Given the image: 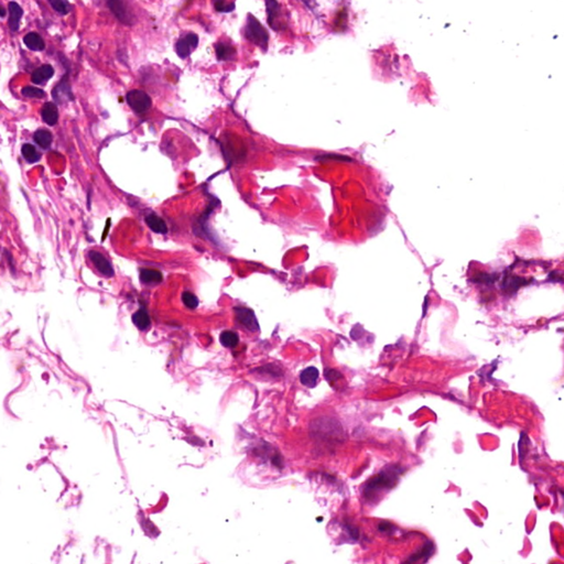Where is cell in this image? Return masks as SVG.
Listing matches in <instances>:
<instances>
[{"mask_svg": "<svg viewBox=\"0 0 564 564\" xmlns=\"http://www.w3.org/2000/svg\"><path fill=\"white\" fill-rule=\"evenodd\" d=\"M245 38L252 43L261 47L264 51L267 50L269 42V35L264 26L252 15H248L246 27L244 29Z\"/></svg>", "mask_w": 564, "mask_h": 564, "instance_id": "obj_1", "label": "cell"}, {"mask_svg": "<svg viewBox=\"0 0 564 564\" xmlns=\"http://www.w3.org/2000/svg\"><path fill=\"white\" fill-rule=\"evenodd\" d=\"M397 476H398L397 473H390L388 472V470L386 473L383 472L382 474H379L378 476L372 478L370 482L366 485L365 495L368 497H371L372 495L378 494L379 491L393 487L396 483Z\"/></svg>", "mask_w": 564, "mask_h": 564, "instance_id": "obj_2", "label": "cell"}, {"mask_svg": "<svg viewBox=\"0 0 564 564\" xmlns=\"http://www.w3.org/2000/svg\"><path fill=\"white\" fill-rule=\"evenodd\" d=\"M127 103L135 112L137 114H144V112L150 109L152 100L149 95L144 91L134 90L127 94Z\"/></svg>", "mask_w": 564, "mask_h": 564, "instance_id": "obj_3", "label": "cell"}, {"mask_svg": "<svg viewBox=\"0 0 564 564\" xmlns=\"http://www.w3.org/2000/svg\"><path fill=\"white\" fill-rule=\"evenodd\" d=\"M110 11L123 25L133 26L134 16L130 13L124 0H107Z\"/></svg>", "mask_w": 564, "mask_h": 564, "instance_id": "obj_4", "label": "cell"}, {"mask_svg": "<svg viewBox=\"0 0 564 564\" xmlns=\"http://www.w3.org/2000/svg\"><path fill=\"white\" fill-rule=\"evenodd\" d=\"M199 45V37L195 33H189L177 40L175 51L181 58H186Z\"/></svg>", "mask_w": 564, "mask_h": 564, "instance_id": "obj_5", "label": "cell"}, {"mask_svg": "<svg viewBox=\"0 0 564 564\" xmlns=\"http://www.w3.org/2000/svg\"><path fill=\"white\" fill-rule=\"evenodd\" d=\"M234 312H235L237 322L244 326L245 329H247L250 332H257L259 330L258 321L256 319V316H255L254 311L249 310V308L246 307H235Z\"/></svg>", "mask_w": 564, "mask_h": 564, "instance_id": "obj_6", "label": "cell"}, {"mask_svg": "<svg viewBox=\"0 0 564 564\" xmlns=\"http://www.w3.org/2000/svg\"><path fill=\"white\" fill-rule=\"evenodd\" d=\"M267 16H268V25L274 30H281L283 28L281 23V6L276 0H265Z\"/></svg>", "mask_w": 564, "mask_h": 564, "instance_id": "obj_7", "label": "cell"}, {"mask_svg": "<svg viewBox=\"0 0 564 564\" xmlns=\"http://www.w3.org/2000/svg\"><path fill=\"white\" fill-rule=\"evenodd\" d=\"M88 256H90L92 263L94 264L95 267H96V269L100 272V274L104 275L107 278H111L112 276L115 275L111 264L109 263L108 259H107L103 254L93 250V252H90Z\"/></svg>", "mask_w": 564, "mask_h": 564, "instance_id": "obj_8", "label": "cell"}, {"mask_svg": "<svg viewBox=\"0 0 564 564\" xmlns=\"http://www.w3.org/2000/svg\"><path fill=\"white\" fill-rule=\"evenodd\" d=\"M52 96L54 97V99L57 103H64L67 102V100L73 99L72 90H71V86L67 79H64L63 81L58 83L56 87L54 88V91L52 92Z\"/></svg>", "mask_w": 564, "mask_h": 564, "instance_id": "obj_9", "label": "cell"}, {"mask_svg": "<svg viewBox=\"0 0 564 564\" xmlns=\"http://www.w3.org/2000/svg\"><path fill=\"white\" fill-rule=\"evenodd\" d=\"M53 75H54V69L50 64H45L34 71L31 75V81L33 84L42 85L49 81Z\"/></svg>", "mask_w": 564, "mask_h": 564, "instance_id": "obj_10", "label": "cell"}, {"mask_svg": "<svg viewBox=\"0 0 564 564\" xmlns=\"http://www.w3.org/2000/svg\"><path fill=\"white\" fill-rule=\"evenodd\" d=\"M22 15H23V10L21 9L19 5L15 3V2L9 3L8 26L10 28V30L13 32H17L18 30H19V25H20V20H21Z\"/></svg>", "mask_w": 564, "mask_h": 564, "instance_id": "obj_11", "label": "cell"}, {"mask_svg": "<svg viewBox=\"0 0 564 564\" xmlns=\"http://www.w3.org/2000/svg\"><path fill=\"white\" fill-rule=\"evenodd\" d=\"M41 117L49 126H54L58 120V110L54 103H45L41 109Z\"/></svg>", "mask_w": 564, "mask_h": 564, "instance_id": "obj_12", "label": "cell"}, {"mask_svg": "<svg viewBox=\"0 0 564 564\" xmlns=\"http://www.w3.org/2000/svg\"><path fill=\"white\" fill-rule=\"evenodd\" d=\"M140 280L142 283L148 284V286H157V284L162 282L163 276L157 269H141Z\"/></svg>", "mask_w": 564, "mask_h": 564, "instance_id": "obj_13", "label": "cell"}, {"mask_svg": "<svg viewBox=\"0 0 564 564\" xmlns=\"http://www.w3.org/2000/svg\"><path fill=\"white\" fill-rule=\"evenodd\" d=\"M215 52L218 61H233L236 56V49L228 43H217L215 45Z\"/></svg>", "mask_w": 564, "mask_h": 564, "instance_id": "obj_14", "label": "cell"}, {"mask_svg": "<svg viewBox=\"0 0 564 564\" xmlns=\"http://www.w3.org/2000/svg\"><path fill=\"white\" fill-rule=\"evenodd\" d=\"M23 42L27 45L28 49L35 52H41L45 49V43L42 37L37 32H30L28 33L25 38H23Z\"/></svg>", "mask_w": 564, "mask_h": 564, "instance_id": "obj_15", "label": "cell"}, {"mask_svg": "<svg viewBox=\"0 0 564 564\" xmlns=\"http://www.w3.org/2000/svg\"><path fill=\"white\" fill-rule=\"evenodd\" d=\"M319 370L316 367H307L306 369L301 372L300 381L301 384L307 388H314L318 384Z\"/></svg>", "mask_w": 564, "mask_h": 564, "instance_id": "obj_16", "label": "cell"}, {"mask_svg": "<svg viewBox=\"0 0 564 564\" xmlns=\"http://www.w3.org/2000/svg\"><path fill=\"white\" fill-rule=\"evenodd\" d=\"M146 223L151 230L157 234H167L168 233V226L162 218H160L156 214H150L149 216L146 217Z\"/></svg>", "mask_w": 564, "mask_h": 564, "instance_id": "obj_17", "label": "cell"}, {"mask_svg": "<svg viewBox=\"0 0 564 564\" xmlns=\"http://www.w3.org/2000/svg\"><path fill=\"white\" fill-rule=\"evenodd\" d=\"M529 283L528 280H525V279L519 278V277H516V276H507L505 277L504 279V282L502 284V287L504 290H506L507 292L512 293V292H516L520 287L525 286V284Z\"/></svg>", "mask_w": 564, "mask_h": 564, "instance_id": "obj_18", "label": "cell"}, {"mask_svg": "<svg viewBox=\"0 0 564 564\" xmlns=\"http://www.w3.org/2000/svg\"><path fill=\"white\" fill-rule=\"evenodd\" d=\"M133 322L140 331H146L150 328L151 321L149 314L145 310H139L133 316Z\"/></svg>", "mask_w": 564, "mask_h": 564, "instance_id": "obj_19", "label": "cell"}, {"mask_svg": "<svg viewBox=\"0 0 564 564\" xmlns=\"http://www.w3.org/2000/svg\"><path fill=\"white\" fill-rule=\"evenodd\" d=\"M21 153H22V157L25 158V160H27L29 163H35L41 159V154L39 153V151L35 149L34 146L30 144H26L22 146Z\"/></svg>", "mask_w": 564, "mask_h": 564, "instance_id": "obj_20", "label": "cell"}, {"mask_svg": "<svg viewBox=\"0 0 564 564\" xmlns=\"http://www.w3.org/2000/svg\"><path fill=\"white\" fill-rule=\"evenodd\" d=\"M34 141L37 142V144L41 147L43 148V149H46V148H49L52 144V134L49 132V130H44V129H40L38 130L37 133L34 134Z\"/></svg>", "mask_w": 564, "mask_h": 564, "instance_id": "obj_21", "label": "cell"}, {"mask_svg": "<svg viewBox=\"0 0 564 564\" xmlns=\"http://www.w3.org/2000/svg\"><path fill=\"white\" fill-rule=\"evenodd\" d=\"M219 341H221L223 346L227 348H233L237 346V344L239 343V337L233 331H225L221 334V336H219Z\"/></svg>", "mask_w": 564, "mask_h": 564, "instance_id": "obj_22", "label": "cell"}, {"mask_svg": "<svg viewBox=\"0 0 564 564\" xmlns=\"http://www.w3.org/2000/svg\"><path fill=\"white\" fill-rule=\"evenodd\" d=\"M47 2L51 5V7L60 15L65 16L70 14L71 10H72V7H71L68 0H47Z\"/></svg>", "mask_w": 564, "mask_h": 564, "instance_id": "obj_23", "label": "cell"}, {"mask_svg": "<svg viewBox=\"0 0 564 564\" xmlns=\"http://www.w3.org/2000/svg\"><path fill=\"white\" fill-rule=\"evenodd\" d=\"M22 95L25 97L28 98H37V99H41L45 97V93L43 90H41V88H37V87H33V86H27V87H23L22 91H21Z\"/></svg>", "mask_w": 564, "mask_h": 564, "instance_id": "obj_24", "label": "cell"}, {"mask_svg": "<svg viewBox=\"0 0 564 564\" xmlns=\"http://www.w3.org/2000/svg\"><path fill=\"white\" fill-rule=\"evenodd\" d=\"M213 4L217 13H231L235 9V4L227 3L226 0H213Z\"/></svg>", "mask_w": 564, "mask_h": 564, "instance_id": "obj_25", "label": "cell"}, {"mask_svg": "<svg viewBox=\"0 0 564 564\" xmlns=\"http://www.w3.org/2000/svg\"><path fill=\"white\" fill-rule=\"evenodd\" d=\"M182 301L184 305L189 308H191V310H194V308H197L199 306V299L193 293L187 292V291L186 292H183Z\"/></svg>", "mask_w": 564, "mask_h": 564, "instance_id": "obj_26", "label": "cell"}, {"mask_svg": "<svg viewBox=\"0 0 564 564\" xmlns=\"http://www.w3.org/2000/svg\"><path fill=\"white\" fill-rule=\"evenodd\" d=\"M496 280H497V275H488V274H484V272H480V274L473 277L472 279L473 282L483 283V284L494 283Z\"/></svg>", "mask_w": 564, "mask_h": 564, "instance_id": "obj_27", "label": "cell"}, {"mask_svg": "<svg viewBox=\"0 0 564 564\" xmlns=\"http://www.w3.org/2000/svg\"><path fill=\"white\" fill-rule=\"evenodd\" d=\"M433 552V544L432 543H427L426 545H424L423 549L421 550L418 554H414L413 556H411L410 559L408 560V562H413V561H418L420 559H423L424 556H430L431 553Z\"/></svg>", "mask_w": 564, "mask_h": 564, "instance_id": "obj_28", "label": "cell"}, {"mask_svg": "<svg viewBox=\"0 0 564 564\" xmlns=\"http://www.w3.org/2000/svg\"><path fill=\"white\" fill-rule=\"evenodd\" d=\"M318 160H326V159H332V160H340V161H348L351 162L352 159L351 158H347V157H343L340 156V154H333V153H330V154H324V156H321L317 158Z\"/></svg>", "mask_w": 564, "mask_h": 564, "instance_id": "obj_29", "label": "cell"}, {"mask_svg": "<svg viewBox=\"0 0 564 564\" xmlns=\"http://www.w3.org/2000/svg\"><path fill=\"white\" fill-rule=\"evenodd\" d=\"M378 529L385 533H391L396 530V528L393 525L388 524V522H382V524L378 526Z\"/></svg>", "mask_w": 564, "mask_h": 564, "instance_id": "obj_30", "label": "cell"}, {"mask_svg": "<svg viewBox=\"0 0 564 564\" xmlns=\"http://www.w3.org/2000/svg\"><path fill=\"white\" fill-rule=\"evenodd\" d=\"M301 2L305 4L306 7H308L310 9H313L316 7V2H314V0H301Z\"/></svg>", "mask_w": 564, "mask_h": 564, "instance_id": "obj_31", "label": "cell"}, {"mask_svg": "<svg viewBox=\"0 0 564 564\" xmlns=\"http://www.w3.org/2000/svg\"><path fill=\"white\" fill-rule=\"evenodd\" d=\"M6 15H7V13H6V10L4 9V7H2V6H0V18L6 17Z\"/></svg>", "mask_w": 564, "mask_h": 564, "instance_id": "obj_32", "label": "cell"}]
</instances>
